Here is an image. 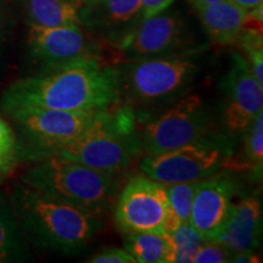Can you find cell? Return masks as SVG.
Here are the masks:
<instances>
[{
    "mask_svg": "<svg viewBox=\"0 0 263 263\" xmlns=\"http://www.w3.org/2000/svg\"><path fill=\"white\" fill-rule=\"evenodd\" d=\"M257 256H256L252 251H244V252H233L232 257H230V262H245V263H256L259 262Z\"/></svg>",
    "mask_w": 263,
    "mask_h": 263,
    "instance_id": "cell-27",
    "label": "cell"
},
{
    "mask_svg": "<svg viewBox=\"0 0 263 263\" xmlns=\"http://www.w3.org/2000/svg\"><path fill=\"white\" fill-rule=\"evenodd\" d=\"M28 51L42 66L52 68L85 58H101L100 48L84 34L82 26L43 27L29 25Z\"/></svg>",
    "mask_w": 263,
    "mask_h": 263,
    "instance_id": "cell-12",
    "label": "cell"
},
{
    "mask_svg": "<svg viewBox=\"0 0 263 263\" xmlns=\"http://www.w3.org/2000/svg\"><path fill=\"white\" fill-rule=\"evenodd\" d=\"M85 2V0H81V4H82V3H84ZM81 4H80V6H81Z\"/></svg>",
    "mask_w": 263,
    "mask_h": 263,
    "instance_id": "cell-33",
    "label": "cell"
},
{
    "mask_svg": "<svg viewBox=\"0 0 263 263\" xmlns=\"http://www.w3.org/2000/svg\"><path fill=\"white\" fill-rule=\"evenodd\" d=\"M80 14L83 27L116 49L144 20L141 0H85Z\"/></svg>",
    "mask_w": 263,
    "mask_h": 263,
    "instance_id": "cell-13",
    "label": "cell"
},
{
    "mask_svg": "<svg viewBox=\"0 0 263 263\" xmlns=\"http://www.w3.org/2000/svg\"><path fill=\"white\" fill-rule=\"evenodd\" d=\"M9 202L28 240L62 255L81 252L104 227L103 217L60 201L22 182L14 185Z\"/></svg>",
    "mask_w": 263,
    "mask_h": 263,
    "instance_id": "cell-2",
    "label": "cell"
},
{
    "mask_svg": "<svg viewBox=\"0 0 263 263\" xmlns=\"http://www.w3.org/2000/svg\"><path fill=\"white\" fill-rule=\"evenodd\" d=\"M222 87L224 133L236 140L244 136L257 115L263 111V85L252 74L245 57L234 54Z\"/></svg>",
    "mask_w": 263,
    "mask_h": 263,
    "instance_id": "cell-11",
    "label": "cell"
},
{
    "mask_svg": "<svg viewBox=\"0 0 263 263\" xmlns=\"http://www.w3.org/2000/svg\"><path fill=\"white\" fill-rule=\"evenodd\" d=\"M21 182L43 194L103 217L117 197V174L101 172L60 155L33 163Z\"/></svg>",
    "mask_w": 263,
    "mask_h": 263,
    "instance_id": "cell-4",
    "label": "cell"
},
{
    "mask_svg": "<svg viewBox=\"0 0 263 263\" xmlns=\"http://www.w3.org/2000/svg\"><path fill=\"white\" fill-rule=\"evenodd\" d=\"M203 29L212 42L219 45L234 44L244 28L249 10L232 0L194 6Z\"/></svg>",
    "mask_w": 263,
    "mask_h": 263,
    "instance_id": "cell-16",
    "label": "cell"
},
{
    "mask_svg": "<svg viewBox=\"0 0 263 263\" xmlns=\"http://www.w3.org/2000/svg\"><path fill=\"white\" fill-rule=\"evenodd\" d=\"M176 0H141L143 5V18L159 15L166 11Z\"/></svg>",
    "mask_w": 263,
    "mask_h": 263,
    "instance_id": "cell-26",
    "label": "cell"
},
{
    "mask_svg": "<svg viewBox=\"0 0 263 263\" xmlns=\"http://www.w3.org/2000/svg\"><path fill=\"white\" fill-rule=\"evenodd\" d=\"M192 3L193 6H197V5H205V4H212V3H218V2H223V0H189Z\"/></svg>",
    "mask_w": 263,
    "mask_h": 263,
    "instance_id": "cell-29",
    "label": "cell"
},
{
    "mask_svg": "<svg viewBox=\"0 0 263 263\" xmlns=\"http://www.w3.org/2000/svg\"><path fill=\"white\" fill-rule=\"evenodd\" d=\"M123 245L138 263H173L174 245L166 233L127 234Z\"/></svg>",
    "mask_w": 263,
    "mask_h": 263,
    "instance_id": "cell-19",
    "label": "cell"
},
{
    "mask_svg": "<svg viewBox=\"0 0 263 263\" xmlns=\"http://www.w3.org/2000/svg\"><path fill=\"white\" fill-rule=\"evenodd\" d=\"M71 2H73V3H76V4H77L78 6H80V4H81V0H71Z\"/></svg>",
    "mask_w": 263,
    "mask_h": 263,
    "instance_id": "cell-30",
    "label": "cell"
},
{
    "mask_svg": "<svg viewBox=\"0 0 263 263\" xmlns=\"http://www.w3.org/2000/svg\"><path fill=\"white\" fill-rule=\"evenodd\" d=\"M29 258L27 236L10 202L0 196V263L25 262Z\"/></svg>",
    "mask_w": 263,
    "mask_h": 263,
    "instance_id": "cell-17",
    "label": "cell"
},
{
    "mask_svg": "<svg viewBox=\"0 0 263 263\" xmlns=\"http://www.w3.org/2000/svg\"><path fill=\"white\" fill-rule=\"evenodd\" d=\"M233 3L238 4L241 8H244L246 10L254 9L255 6H257L259 4H262V0H232Z\"/></svg>",
    "mask_w": 263,
    "mask_h": 263,
    "instance_id": "cell-28",
    "label": "cell"
},
{
    "mask_svg": "<svg viewBox=\"0 0 263 263\" xmlns=\"http://www.w3.org/2000/svg\"><path fill=\"white\" fill-rule=\"evenodd\" d=\"M18 163L15 130L0 116V176L14 172Z\"/></svg>",
    "mask_w": 263,
    "mask_h": 263,
    "instance_id": "cell-23",
    "label": "cell"
},
{
    "mask_svg": "<svg viewBox=\"0 0 263 263\" xmlns=\"http://www.w3.org/2000/svg\"><path fill=\"white\" fill-rule=\"evenodd\" d=\"M122 103L118 67L85 58L20 78L4 90L6 116L26 110L99 111Z\"/></svg>",
    "mask_w": 263,
    "mask_h": 263,
    "instance_id": "cell-1",
    "label": "cell"
},
{
    "mask_svg": "<svg viewBox=\"0 0 263 263\" xmlns=\"http://www.w3.org/2000/svg\"><path fill=\"white\" fill-rule=\"evenodd\" d=\"M0 22H2V10H0Z\"/></svg>",
    "mask_w": 263,
    "mask_h": 263,
    "instance_id": "cell-32",
    "label": "cell"
},
{
    "mask_svg": "<svg viewBox=\"0 0 263 263\" xmlns=\"http://www.w3.org/2000/svg\"><path fill=\"white\" fill-rule=\"evenodd\" d=\"M197 49L201 48H193L192 33L184 18L163 11L144 18L121 43L117 50L126 61H143Z\"/></svg>",
    "mask_w": 263,
    "mask_h": 263,
    "instance_id": "cell-10",
    "label": "cell"
},
{
    "mask_svg": "<svg viewBox=\"0 0 263 263\" xmlns=\"http://www.w3.org/2000/svg\"><path fill=\"white\" fill-rule=\"evenodd\" d=\"M234 139L213 132L202 139L141 159L140 171L162 184L195 183L215 176L235 153Z\"/></svg>",
    "mask_w": 263,
    "mask_h": 263,
    "instance_id": "cell-7",
    "label": "cell"
},
{
    "mask_svg": "<svg viewBox=\"0 0 263 263\" xmlns=\"http://www.w3.org/2000/svg\"><path fill=\"white\" fill-rule=\"evenodd\" d=\"M85 262L88 263H136L129 252L126 249L107 248L101 250L97 255L91 256Z\"/></svg>",
    "mask_w": 263,
    "mask_h": 263,
    "instance_id": "cell-25",
    "label": "cell"
},
{
    "mask_svg": "<svg viewBox=\"0 0 263 263\" xmlns=\"http://www.w3.org/2000/svg\"><path fill=\"white\" fill-rule=\"evenodd\" d=\"M114 221L122 234L172 232L166 185L145 174L133 176L116 197Z\"/></svg>",
    "mask_w": 263,
    "mask_h": 263,
    "instance_id": "cell-9",
    "label": "cell"
},
{
    "mask_svg": "<svg viewBox=\"0 0 263 263\" xmlns=\"http://www.w3.org/2000/svg\"><path fill=\"white\" fill-rule=\"evenodd\" d=\"M235 193V183L223 176L197 182L189 224L206 241L213 240L224 227L234 203Z\"/></svg>",
    "mask_w": 263,
    "mask_h": 263,
    "instance_id": "cell-14",
    "label": "cell"
},
{
    "mask_svg": "<svg viewBox=\"0 0 263 263\" xmlns=\"http://www.w3.org/2000/svg\"><path fill=\"white\" fill-rule=\"evenodd\" d=\"M213 124L210 105L199 94H186L145 121L139 129L140 153L156 155L202 139L215 132Z\"/></svg>",
    "mask_w": 263,
    "mask_h": 263,
    "instance_id": "cell-8",
    "label": "cell"
},
{
    "mask_svg": "<svg viewBox=\"0 0 263 263\" xmlns=\"http://www.w3.org/2000/svg\"><path fill=\"white\" fill-rule=\"evenodd\" d=\"M232 251L218 242L205 241L197 249L193 262L195 263H223L230 262Z\"/></svg>",
    "mask_w": 263,
    "mask_h": 263,
    "instance_id": "cell-24",
    "label": "cell"
},
{
    "mask_svg": "<svg viewBox=\"0 0 263 263\" xmlns=\"http://www.w3.org/2000/svg\"><path fill=\"white\" fill-rule=\"evenodd\" d=\"M29 25L43 27L82 26L80 6L71 0H26Z\"/></svg>",
    "mask_w": 263,
    "mask_h": 263,
    "instance_id": "cell-18",
    "label": "cell"
},
{
    "mask_svg": "<svg viewBox=\"0 0 263 263\" xmlns=\"http://www.w3.org/2000/svg\"><path fill=\"white\" fill-rule=\"evenodd\" d=\"M164 185H166L167 197H168L171 222H172L173 232L180 224L189 223V217L190 212H192V206L197 182L164 184Z\"/></svg>",
    "mask_w": 263,
    "mask_h": 263,
    "instance_id": "cell-21",
    "label": "cell"
},
{
    "mask_svg": "<svg viewBox=\"0 0 263 263\" xmlns=\"http://www.w3.org/2000/svg\"><path fill=\"white\" fill-rule=\"evenodd\" d=\"M99 112L26 110L9 115L15 124L18 162L35 163L58 155L93 122Z\"/></svg>",
    "mask_w": 263,
    "mask_h": 263,
    "instance_id": "cell-6",
    "label": "cell"
},
{
    "mask_svg": "<svg viewBox=\"0 0 263 263\" xmlns=\"http://www.w3.org/2000/svg\"><path fill=\"white\" fill-rule=\"evenodd\" d=\"M241 154H234L227 161L224 168L245 171L256 179H261L263 167V111L257 115L254 122L245 132Z\"/></svg>",
    "mask_w": 263,
    "mask_h": 263,
    "instance_id": "cell-20",
    "label": "cell"
},
{
    "mask_svg": "<svg viewBox=\"0 0 263 263\" xmlns=\"http://www.w3.org/2000/svg\"><path fill=\"white\" fill-rule=\"evenodd\" d=\"M262 209L257 197L249 196L233 203L226 224L213 242L226 246L232 252H254L261 236Z\"/></svg>",
    "mask_w": 263,
    "mask_h": 263,
    "instance_id": "cell-15",
    "label": "cell"
},
{
    "mask_svg": "<svg viewBox=\"0 0 263 263\" xmlns=\"http://www.w3.org/2000/svg\"><path fill=\"white\" fill-rule=\"evenodd\" d=\"M199 54L201 49L118 66L122 103L136 112L138 122L186 95L201 72Z\"/></svg>",
    "mask_w": 263,
    "mask_h": 263,
    "instance_id": "cell-3",
    "label": "cell"
},
{
    "mask_svg": "<svg viewBox=\"0 0 263 263\" xmlns=\"http://www.w3.org/2000/svg\"><path fill=\"white\" fill-rule=\"evenodd\" d=\"M174 245V262H193L197 249L206 241L189 223L180 224L170 234Z\"/></svg>",
    "mask_w": 263,
    "mask_h": 263,
    "instance_id": "cell-22",
    "label": "cell"
},
{
    "mask_svg": "<svg viewBox=\"0 0 263 263\" xmlns=\"http://www.w3.org/2000/svg\"><path fill=\"white\" fill-rule=\"evenodd\" d=\"M2 183H3V176H0V186H2Z\"/></svg>",
    "mask_w": 263,
    "mask_h": 263,
    "instance_id": "cell-31",
    "label": "cell"
},
{
    "mask_svg": "<svg viewBox=\"0 0 263 263\" xmlns=\"http://www.w3.org/2000/svg\"><path fill=\"white\" fill-rule=\"evenodd\" d=\"M138 120L126 104L101 111L58 155L107 173L127 170L140 155Z\"/></svg>",
    "mask_w": 263,
    "mask_h": 263,
    "instance_id": "cell-5",
    "label": "cell"
}]
</instances>
